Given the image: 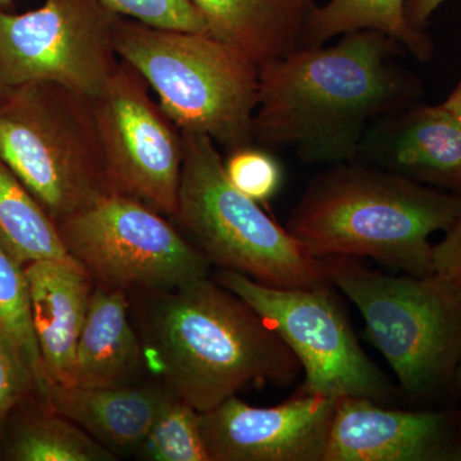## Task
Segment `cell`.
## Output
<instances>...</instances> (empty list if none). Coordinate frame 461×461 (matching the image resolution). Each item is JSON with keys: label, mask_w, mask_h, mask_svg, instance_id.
I'll return each mask as SVG.
<instances>
[{"label": "cell", "mask_w": 461, "mask_h": 461, "mask_svg": "<svg viewBox=\"0 0 461 461\" xmlns=\"http://www.w3.org/2000/svg\"><path fill=\"white\" fill-rule=\"evenodd\" d=\"M29 390H33L32 379L7 339L0 335V424Z\"/></svg>", "instance_id": "cell-26"}, {"label": "cell", "mask_w": 461, "mask_h": 461, "mask_svg": "<svg viewBox=\"0 0 461 461\" xmlns=\"http://www.w3.org/2000/svg\"><path fill=\"white\" fill-rule=\"evenodd\" d=\"M118 16L158 29L206 32L193 0H102ZM208 33V32H206Z\"/></svg>", "instance_id": "cell-25"}, {"label": "cell", "mask_w": 461, "mask_h": 461, "mask_svg": "<svg viewBox=\"0 0 461 461\" xmlns=\"http://www.w3.org/2000/svg\"><path fill=\"white\" fill-rule=\"evenodd\" d=\"M17 461H114L113 451L62 415L50 411L27 421L8 447Z\"/></svg>", "instance_id": "cell-21"}, {"label": "cell", "mask_w": 461, "mask_h": 461, "mask_svg": "<svg viewBox=\"0 0 461 461\" xmlns=\"http://www.w3.org/2000/svg\"><path fill=\"white\" fill-rule=\"evenodd\" d=\"M11 2L12 0H0V7H3V5H7Z\"/></svg>", "instance_id": "cell-31"}, {"label": "cell", "mask_w": 461, "mask_h": 461, "mask_svg": "<svg viewBox=\"0 0 461 461\" xmlns=\"http://www.w3.org/2000/svg\"><path fill=\"white\" fill-rule=\"evenodd\" d=\"M157 295L145 318V362L195 411H212L250 386H291L302 375L277 330L217 281L200 278Z\"/></svg>", "instance_id": "cell-2"}, {"label": "cell", "mask_w": 461, "mask_h": 461, "mask_svg": "<svg viewBox=\"0 0 461 461\" xmlns=\"http://www.w3.org/2000/svg\"><path fill=\"white\" fill-rule=\"evenodd\" d=\"M144 359V348L130 323L123 288L99 284L91 294L76 348L72 386H127Z\"/></svg>", "instance_id": "cell-18"}, {"label": "cell", "mask_w": 461, "mask_h": 461, "mask_svg": "<svg viewBox=\"0 0 461 461\" xmlns=\"http://www.w3.org/2000/svg\"><path fill=\"white\" fill-rule=\"evenodd\" d=\"M442 104L461 122V80Z\"/></svg>", "instance_id": "cell-29"}, {"label": "cell", "mask_w": 461, "mask_h": 461, "mask_svg": "<svg viewBox=\"0 0 461 461\" xmlns=\"http://www.w3.org/2000/svg\"><path fill=\"white\" fill-rule=\"evenodd\" d=\"M448 0H408L406 2V14L415 29L424 32V27L429 23V17L439 5Z\"/></svg>", "instance_id": "cell-28"}, {"label": "cell", "mask_w": 461, "mask_h": 461, "mask_svg": "<svg viewBox=\"0 0 461 461\" xmlns=\"http://www.w3.org/2000/svg\"><path fill=\"white\" fill-rule=\"evenodd\" d=\"M115 50L154 91L181 131L229 151L253 145L258 67L206 32L158 29L121 18Z\"/></svg>", "instance_id": "cell-5"}, {"label": "cell", "mask_w": 461, "mask_h": 461, "mask_svg": "<svg viewBox=\"0 0 461 461\" xmlns=\"http://www.w3.org/2000/svg\"><path fill=\"white\" fill-rule=\"evenodd\" d=\"M450 393H453L454 395L461 397V357L459 364H457L456 371H455L453 384H451L450 387Z\"/></svg>", "instance_id": "cell-30"}, {"label": "cell", "mask_w": 461, "mask_h": 461, "mask_svg": "<svg viewBox=\"0 0 461 461\" xmlns=\"http://www.w3.org/2000/svg\"><path fill=\"white\" fill-rule=\"evenodd\" d=\"M357 162L461 196V122L444 104H415L373 121Z\"/></svg>", "instance_id": "cell-14"}, {"label": "cell", "mask_w": 461, "mask_h": 461, "mask_svg": "<svg viewBox=\"0 0 461 461\" xmlns=\"http://www.w3.org/2000/svg\"><path fill=\"white\" fill-rule=\"evenodd\" d=\"M0 335L3 336L41 395L48 384L33 333L25 268L0 248Z\"/></svg>", "instance_id": "cell-22"}, {"label": "cell", "mask_w": 461, "mask_h": 461, "mask_svg": "<svg viewBox=\"0 0 461 461\" xmlns=\"http://www.w3.org/2000/svg\"><path fill=\"white\" fill-rule=\"evenodd\" d=\"M213 280L247 302L290 346L305 375L302 393L359 397L387 406L402 395L363 350L330 281L314 287H273L227 269Z\"/></svg>", "instance_id": "cell-8"}, {"label": "cell", "mask_w": 461, "mask_h": 461, "mask_svg": "<svg viewBox=\"0 0 461 461\" xmlns=\"http://www.w3.org/2000/svg\"><path fill=\"white\" fill-rule=\"evenodd\" d=\"M408 0H330L317 5L306 23L300 48L321 47L345 33L372 30L390 36L420 62L433 54L426 32L415 29L406 14ZM299 48V50H300Z\"/></svg>", "instance_id": "cell-19"}, {"label": "cell", "mask_w": 461, "mask_h": 461, "mask_svg": "<svg viewBox=\"0 0 461 461\" xmlns=\"http://www.w3.org/2000/svg\"><path fill=\"white\" fill-rule=\"evenodd\" d=\"M121 18L102 0H44L25 14L0 11V89L50 83L95 98L120 66Z\"/></svg>", "instance_id": "cell-10"}, {"label": "cell", "mask_w": 461, "mask_h": 461, "mask_svg": "<svg viewBox=\"0 0 461 461\" xmlns=\"http://www.w3.org/2000/svg\"><path fill=\"white\" fill-rule=\"evenodd\" d=\"M0 248L23 266L44 259L76 260L67 250L56 221L2 160Z\"/></svg>", "instance_id": "cell-20"}, {"label": "cell", "mask_w": 461, "mask_h": 461, "mask_svg": "<svg viewBox=\"0 0 461 461\" xmlns=\"http://www.w3.org/2000/svg\"><path fill=\"white\" fill-rule=\"evenodd\" d=\"M133 455L148 461H211L202 435L200 412L173 397Z\"/></svg>", "instance_id": "cell-23"}, {"label": "cell", "mask_w": 461, "mask_h": 461, "mask_svg": "<svg viewBox=\"0 0 461 461\" xmlns=\"http://www.w3.org/2000/svg\"><path fill=\"white\" fill-rule=\"evenodd\" d=\"M403 53L390 36L360 30L259 67L254 141L293 147L311 165L353 162L373 121L420 103L423 84Z\"/></svg>", "instance_id": "cell-1"}, {"label": "cell", "mask_w": 461, "mask_h": 461, "mask_svg": "<svg viewBox=\"0 0 461 461\" xmlns=\"http://www.w3.org/2000/svg\"><path fill=\"white\" fill-rule=\"evenodd\" d=\"M0 160L56 222L111 195L93 100L60 85L0 89Z\"/></svg>", "instance_id": "cell-7"}, {"label": "cell", "mask_w": 461, "mask_h": 461, "mask_svg": "<svg viewBox=\"0 0 461 461\" xmlns=\"http://www.w3.org/2000/svg\"><path fill=\"white\" fill-rule=\"evenodd\" d=\"M327 280L366 321L402 395L429 402L450 391L461 357V287L439 273L391 276L355 258L321 259Z\"/></svg>", "instance_id": "cell-4"}, {"label": "cell", "mask_w": 461, "mask_h": 461, "mask_svg": "<svg viewBox=\"0 0 461 461\" xmlns=\"http://www.w3.org/2000/svg\"><path fill=\"white\" fill-rule=\"evenodd\" d=\"M339 399L299 391L273 408L230 396L200 412L211 461H323Z\"/></svg>", "instance_id": "cell-12"}, {"label": "cell", "mask_w": 461, "mask_h": 461, "mask_svg": "<svg viewBox=\"0 0 461 461\" xmlns=\"http://www.w3.org/2000/svg\"><path fill=\"white\" fill-rule=\"evenodd\" d=\"M206 32L259 68L299 50L317 0H193Z\"/></svg>", "instance_id": "cell-17"}, {"label": "cell", "mask_w": 461, "mask_h": 461, "mask_svg": "<svg viewBox=\"0 0 461 461\" xmlns=\"http://www.w3.org/2000/svg\"><path fill=\"white\" fill-rule=\"evenodd\" d=\"M323 461H461V414L339 397Z\"/></svg>", "instance_id": "cell-13"}, {"label": "cell", "mask_w": 461, "mask_h": 461, "mask_svg": "<svg viewBox=\"0 0 461 461\" xmlns=\"http://www.w3.org/2000/svg\"><path fill=\"white\" fill-rule=\"evenodd\" d=\"M91 100L111 194L173 218L184 160L181 130L153 99L145 78L123 60Z\"/></svg>", "instance_id": "cell-11"}, {"label": "cell", "mask_w": 461, "mask_h": 461, "mask_svg": "<svg viewBox=\"0 0 461 461\" xmlns=\"http://www.w3.org/2000/svg\"><path fill=\"white\" fill-rule=\"evenodd\" d=\"M435 272L461 287V213L446 230L445 238L433 247Z\"/></svg>", "instance_id": "cell-27"}, {"label": "cell", "mask_w": 461, "mask_h": 461, "mask_svg": "<svg viewBox=\"0 0 461 461\" xmlns=\"http://www.w3.org/2000/svg\"><path fill=\"white\" fill-rule=\"evenodd\" d=\"M173 397L165 384L78 387L51 382L41 395L48 411L74 421L114 454L135 453Z\"/></svg>", "instance_id": "cell-16"}, {"label": "cell", "mask_w": 461, "mask_h": 461, "mask_svg": "<svg viewBox=\"0 0 461 461\" xmlns=\"http://www.w3.org/2000/svg\"><path fill=\"white\" fill-rule=\"evenodd\" d=\"M167 218L111 194L57 224L67 250L93 280L157 293L208 277L212 266Z\"/></svg>", "instance_id": "cell-9"}, {"label": "cell", "mask_w": 461, "mask_h": 461, "mask_svg": "<svg viewBox=\"0 0 461 461\" xmlns=\"http://www.w3.org/2000/svg\"><path fill=\"white\" fill-rule=\"evenodd\" d=\"M33 333L48 382L72 386L78 339L86 320L93 277L72 260H36L25 267Z\"/></svg>", "instance_id": "cell-15"}, {"label": "cell", "mask_w": 461, "mask_h": 461, "mask_svg": "<svg viewBox=\"0 0 461 461\" xmlns=\"http://www.w3.org/2000/svg\"><path fill=\"white\" fill-rule=\"evenodd\" d=\"M223 163L230 184L257 203L268 202L280 190V163L267 151L249 145L230 151Z\"/></svg>", "instance_id": "cell-24"}, {"label": "cell", "mask_w": 461, "mask_h": 461, "mask_svg": "<svg viewBox=\"0 0 461 461\" xmlns=\"http://www.w3.org/2000/svg\"><path fill=\"white\" fill-rule=\"evenodd\" d=\"M181 132L184 160L173 220L209 263L273 287L329 282L321 259L230 184L215 142L204 133Z\"/></svg>", "instance_id": "cell-6"}, {"label": "cell", "mask_w": 461, "mask_h": 461, "mask_svg": "<svg viewBox=\"0 0 461 461\" xmlns=\"http://www.w3.org/2000/svg\"><path fill=\"white\" fill-rule=\"evenodd\" d=\"M461 213V196L397 173L344 162L309 182L287 230L312 254L371 258L406 275L435 273L429 238Z\"/></svg>", "instance_id": "cell-3"}]
</instances>
